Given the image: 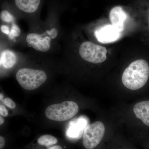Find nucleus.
<instances>
[{
    "label": "nucleus",
    "instance_id": "1",
    "mask_svg": "<svg viewBox=\"0 0 149 149\" xmlns=\"http://www.w3.org/2000/svg\"><path fill=\"white\" fill-rule=\"evenodd\" d=\"M149 77L148 63L144 60L139 59L131 63L124 70L121 80L126 88L136 91L146 85Z\"/></svg>",
    "mask_w": 149,
    "mask_h": 149
},
{
    "label": "nucleus",
    "instance_id": "2",
    "mask_svg": "<svg viewBox=\"0 0 149 149\" xmlns=\"http://www.w3.org/2000/svg\"><path fill=\"white\" fill-rule=\"evenodd\" d=\"M46 72L41 70L23 68L17 72L16 80L24 90H34L40 87L47 80Z\"/></svg>",
    "mask_w": 149,
    "mask_h": 149
},
{
    "label": "nucleus",
    "instance_id": "3",
    "mask_svg": "<svg viewBox=\"0 0 149 149\" xmlns=\"http://www.w3.org/2000/svg\"><path fill=\"white\" fill-rule=\"evenodd\" d=\"M79 110L76 103L67 101L48 106L45 110V115L48 119L58 122L69 120L74 116Z\"/></svg>",
    "mask_w": 149,
    "mask_h": 149
},
{
    "label": "nucleus",
    "instance_id": "4",
    "mask_svg": "<svg viewBox=\"0 0 149 149\" xmlns=\"http://www.w3.org/2000/svg\"><path fill=\"white\" fill-rule=\"evenodd\" d=\"M106 48L102 46L87 41L80 45L79 54L80 57L88 62L99 63L107 59Z\"/></svg>",
    "mask_w": 149,
    "mask_h": 149
},
{
    "label": "nucleus",
    "instance_id": "5",
    "mask_svg": "<svg viewBox=\"0 0 149 149\" xmlns=\"http://www.w3.org/2000/svg\"><path fill=\"white\" fill-rule=\"evenodd\" d=\"M105 131L104 125L97 121L88 125L83 133V144L85 148L93 149L100 143Z\"/></svg>",
    "mask_w": 149,
    "mask_h": 149
},
{
    "label": "nucleus",
    "instance_id": "6",
    "mask_svg": "<svg viewBox=\"0 0 149 149\" xmlns=\"http://www.w3.org/2000/svg\"><path fill=\"white\" fill-rule=\"evenodd\" d=\"M120 33L112 24H107L96 29L95 35L99 42L107 44L117 41L120 37Z\"/></svg>",
    "mask_w": 149,
    "mask_h": 149
},
{
    "label": "nucleus",
    "instance_id": "7",
    "mask_svg": "<svg viewBox=\"0 0 149 149\" xmlns=\"http://www.w3.org/2000/svg\"><path fill=\"white\" fill-rule=\"evenodd\" d=\"M26 41L29 46L36 50L46 52L51 47V38L49 36H44L37 33H29L26 37Z\"/></svg>",
    "mask_w": 149,
    "mask_h": 149
},
{
    "label": "nucleus",
    "instance_id": "8",
    "mask_svg": "<svg viewBox=\"0 0 149 149\" xmlns=\"http://www.w3.org/2000/svg\"><path fill=\"white\" fill-rule=\"evenodd\" d=\"M14 6L19 11L27 15L36 14L40 10L42 0H14Z\"/></svg>",
    "mask_w": 149,
    "mask_h": 149
},
{
    "label": "nucleus",
    "instance_id": "9",
    "mask_svg": "<svg viewBox=\"0 0 149 149\" xmlns=\"http://www.w3.org/2000/svg\"><path fill=\"white\" fill-rule=\"evenodd\" d=\"M127 17V13L121 7H114L110 12L109 19L112 25L120 32L124 29V23Z\"/></svg>",
    "mask_w": 149,
    "mask_h": 149
},
{
    "label": "nucleus",
    "instance_id": "10",
    "mask_svg": "<svg viewBox=\"0 0 149 149\" xmlns=\"http://www.w3.org/2000/svg\"><path fill=\"white\" fill-rule=\"evenodd\" d=\"M133 110L136 117L149 126V101L137 103L133 107Z\"/></svg>",
    "mask_w": 149,
    "mask_h": 149
},
{
    "label": "nucleus",
    "instance_id": "11",
    "mask_svg": "<svg viewBox=\"0 0 149 149\" xmlns=\"http://www.w3.org/2000/svg\"><path fill=\"white\" fill-rule=\"evenodd\" d=\"M16 56L13 52L10 50L3 51L1 54V65L6 68H10L16 62Z\"/></svg>",
    "mask_w": 149,
    "mask_h": 149
},
{
    "label": "nucleus",
    "instance_id": "12",
    "mask_svg": "<svg viewBox=\"0 0 149 149\" xmlns=\"http://www.w3.org/2000/svg\"><path fill=\"white\" fill-rule=\"evenodd\" d=\"M37 143L43 147H48L56 145L58 142V139L50 135H45L40 136L37 139Z\"/></svg>",
    "mask_w": 149,
    "mask_h": 149
},
{
    "label": "nucleus",
    "instance_id": "13",
    "mask_svg": "<svg viewBox=\"0 0 149 149\" xmlns=\"http://www.w3.org/2000/svg\"><path fill=\"white\" fill-rule=\"evenodd\" d=\"M3 6L4 8L1 11L0 14L1 19L4 22H13L15 18L12 13L11 12L8 8H6L4 5Z\"/></svg>",
    "mask_w": 149,
    "mask_h": 149
},
{
    "label": "nucleus",
    "instance_id": "14",
    "mask_svg": "<svg viewBox=\"0 0 149 149\" xmlns=\"http://www.w3.org/2000/svg\"><path fill=\"white\" fill-rule=\"evenodd\" d=\"M21 30L19 27L15 24H13L11 29L10 34L8 37L10 40L15 42V37H17L20 35Z\"/></svg>",
    "mask_w": 149,
    "mask_h": 149
},
{
    "label": "nucleus",
    "instance_id": "15",
    "mask_svg": "<svg viewBox=\"0 0 149 149\" xmlns=\"http://www.w3.org/2000/svg\"><path fill=\"white\" fill-rule=\"evenodd\" d=\"M3 102L7 107H8L11 109H14L16 107L15 102L10 98H6L3 100Z\"/></svg>",
    "mask_w": 149,
    "mask_h": 149
},
{
    "label": "nucleus",
    "instance_id": "16",
    "mask_svg": "<svg viewBox=\"0 0 149 149\" xmlns=\"http://www.w3.org/2000/svg\"><path fill=\"white\" fill-rule=\"evenodd\" d=\"M46 32L48 34V36H49L52 39L56 38L58 34L57 29L55 28H52L50 30H47Z\"/></svg>",
    "mask_w": 149,
    "mask_h": 149
},
{
    "label": "nucleus",
    "instance_id": "17",
    "mask_svg": "<svg viewBox=\"0 0 149 149\" xmlns=\"http://www.w3.org/2000/svg\"><path fill=\"white\" fill-rule=\"evenodd\" d=\"M0 114L1 116L7 117L8 116V113L5 107L3 105H0Z\"/></svg>",
    "mask_w": 149,
    "mask_h": 149
},
{
    "label": "nucleus",
    "instance_id": "18",
    "mask_svg": "<svg viewBox=\"0 0 149 149\" xmlns=\"http://www.w3.org/2000/svg\"><path fill=\"white\" fill-rule=\"evenodd\" d=\"M1 30L3 33H4V34L8 35V36L10 34V31L9 30V28L6 25H1Z\"/></svg>",
    "mask_w": 149,
    "mask_h": 149
},
{
    "label": "nucleus",
    "instance_id": "19",
    "mask_svg": "<svg viewBox=\"0 0 149 149\" xmlns=\"http://www.w3.org/2000/svg\"><path fill=\"white\" fill-rule=\"evenodd\" d=\"M5 139L3 136H0V149H3L5 146Z\"/></svg>",
    "mask_w": 149,
    "mask_h": 149
},
{
    "label": "nucleus",
    "instance_id": "20",
    "mask_svg": "<svg viewBox=\"0 0 149 149\" xmlns=\"http://www.w3.org/2000/svg\"><path fill=\"white\" fill-rule=\"evenodd\" d=\"M47 149H63L62 148L61 146L58 145H53L48 147H47Z\"/></svg>",
    "mask_w": 149,
    "mask_h": 149
},
{
    "label": "nucleus",
    "instance_id": "21",
    "mask_svg": "<svg viewBox=\"0 0 149 149\" xmlns=\"http://www.w3.org/2000/svg\"><path fill=\"white\" fill-rule=\"evenodd\" d=\"M4 118L2 116H0V125H2L4 122Z\"/></svg>",
    "mask_w": 149,
    "mask_h": 149
},
{
    "label": "nucleus",
    "instance_id": "22",
    "mask_svg": "<svg viewBox=\"0 0 149 149\" xmlns=\"http://www.w3.org/2000/svg\"><path fill=\"white\" fill-rule=\"evenodd\" d=\"M3 97L4 96L3 95V94L2 93H1L0 94V100H3Z\"/></svg>",
    "mask_w": 149,
    "mask_h": 149
},
{
    "label": "nucleus",
    "instance_id": "23",
    "mask_svg": "<svg viewBox=\"0 0 149 149\" xmlns=\"http://www.w3.org/2000/svg\"></svg>",
    "mask_w": 149,
    "mask_h": 149
}]
</instances>
